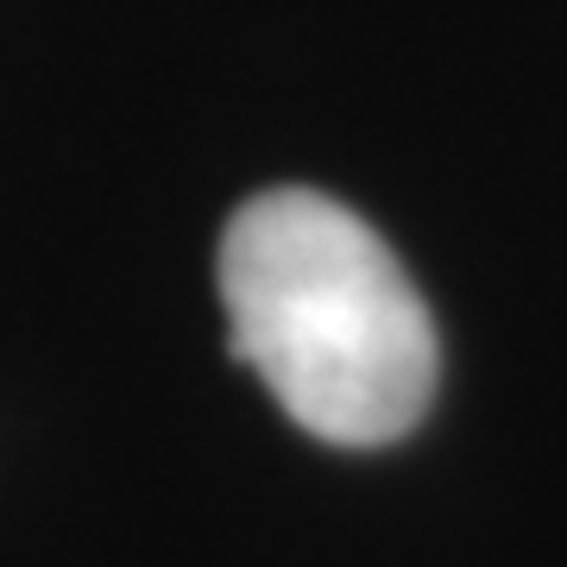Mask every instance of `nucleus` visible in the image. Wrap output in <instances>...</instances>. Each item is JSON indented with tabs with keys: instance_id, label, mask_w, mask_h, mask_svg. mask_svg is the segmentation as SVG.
Here are the masks:
<instances>
[{
	"instance_id": "nucleus-1",
	"label": "nucleus",
	"mask_w": 567,
	"mask_h": 567,
	"mask_svg": "<svg viewBox=\"0 0 567 567\" xmlns=\"http://www.w3.org/2000/svg\"><path fill=\"white\" fill-rule=\"evenodd\" d=\"M234 360L328 447H385L423 423L442 372L429 303L379 227L322 189H265L221 234Z\"/></svg>"
}]
</instances>
